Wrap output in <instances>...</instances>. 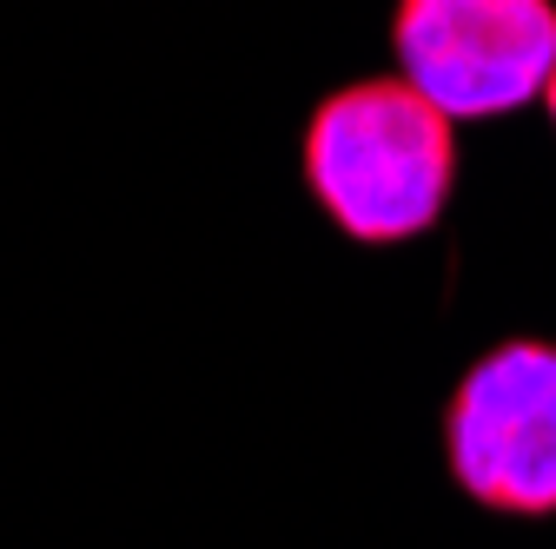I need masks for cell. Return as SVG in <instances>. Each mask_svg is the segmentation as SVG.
<instances>
[{
  "label": "cell",
  "mask_w": 556,
  "mask_h": 549,
  "mask_svg": "<svg viewBox=\"0 0 556 549\" xmlns=\"http://www.w3.org/2000/svg\"><path fill=\"white\" fill-rule=\"evenodd\" d=\"M305 179L338 232L365 245L417 239L438 226L457 179L451 119L410 80H358L312 113Z\"/></svg>",
  "instance_id": "cell-1"
},
{
  "label": "cell",
  "mask_w": 556,
  "mask_h": 549,
  "mask_svg": "<svg viewBox=\"0 0 556 549\" xmlns=\"http://www.w3.org/2000/svg\"><path fill=\"white\" fill-rule=\"evenodd\" d=\"M397 66L444 119L543 100L556 74V0H397Z\"/></svg>",
  "instance_id": "cell-2"
},
{
  "label": "cell",
  "mask_w": 556,
  "mask_h": 549,
  "mask_svg": "<svg viewBox=\"0 0 556 549\" xmlns=\"http://www.w3.org/2000/svg\"><path fill=\"white\" fill-rule=\"evenodd\" d=\"M444 457L497 516H556V345L483 352L444 404Z\"/></svg>",
  "instance_id": "cell-3"
},
{
  "label": "cell",
  "mask_w": 556,
  "mask_h": 549,
  "mask_svg": "<svg viewBox=\"0 0 556 549\" xmlns=\"http://www.w3.org/2000/svg\"><path fill=\"white\" fill-rule=\"evenodd\" d=\"M543 106H549V126H556V74H549V87H543Z\"/></svg>",
  "instance_id": "cell-4"
}]
</instances>
